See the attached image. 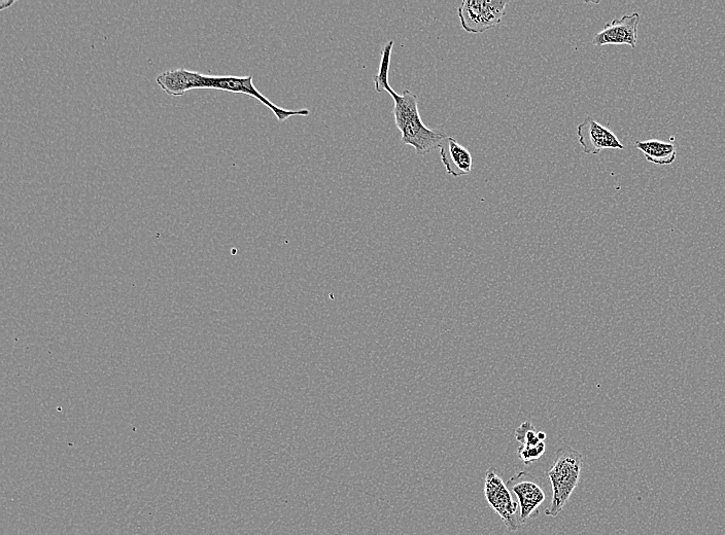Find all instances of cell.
Wrapping results in <instances>:
<instances>
[{
    "instance_id": "cell-1",
    "label": "cell",
    "mask_w": 725,
    "mask_h": 535,
    "mask_svg": "<svg viewBox=\"0 0 725 535\" xmlns=\"http://www.w3.org/2000/svg\"><path fill=\"white\" fill-rule=\"evenodd\" d=\"M394 42H389L382 53L381 65L374 77L375 89L378 93L386 91L392 96L395 102L394 117L395 123L401 132V141L405 146L416 150L417 155L425 156L436 149H440L444 140L448 137L439 130L428 128L420 115L419 98L409 90L399 95L393 90L389 82V70Z\"/></svg>"
},
{
    "instance_id": "cell-2",
    "label": "cell",
    "mask_w": 725,
    "mask_h": 535,
    "mask_svg": "<svg viewBox=\"0 0 725 535\" xmlns=\"http://www.w3.org/2000/svg\"><path fill=\"white\" fill-rule=\"evenodd\" d=\"M583 467V456L569 446L560 448L546 473L552 486V499L545 515L556 518L569 502L578 486Z\"/></svg>"
},
{
    "instance_id": "cell-3",
    "label": "cell",
    "mask_w": 725,
    "mask_h": 535,
    "mask_svg": "<svg viewBox=\"0 0 725 535\" xmlns=\"http://www.w3.org/2000/svg\"><path fill=\"white\" fill-rule=\"evenodd\" d=\"M485 496L491 509L502 519L511 532L522 527L519 502L513 498L496 468H490L485 478Z\"/></svg>"
},
{
    "instance_id": "cell-4",
    "label": "cell",
    "mask_w": 725,
    "mask_h": 535,
    "mask_svg": "<svg viewBox=\"0 0 725 535\" xmlns=\"http://www.w3.org/2000/svg\"><path fill=\"white\" fill-rule=\"evenodd\" d=\"M507 2L501 0H465L458 9L463 29L483 33L502 23Z\"/></svg>"
},
{
    "instance_id": "cell-5",
    "label": "cell",
    "mask_w": 725,
    "mask_h": 535,
    "mask_svg": "<svg viewBox=\"0 0 725 535\" xmlns=\"http://www.w3.org/2000/svg\"><path fill=\"white\" fill-rule=\"evenodd\" d=\"M205 89H215L230 93L245 94L258 99L274 114L280 122H285L291 117L301 116L308 117V110L288 111L278 105L272 103L267 97L262 95L254 86L253 77H210L205 78Z\"/></svg>"
},
{
    "instance_id": "cell-6",
    "label": "cell",
    "mask_w": 725,
    "mask_h": 535,
    "mask_svg": "<svg viewBox=\"0 0 725 535\" xmlns=\"http://www.w3.org/2000/svg\"><path fill=\"white\" fill-rule=\"evenodd\" d=\"M506 485L519 502L522 526L528 520L537 518L539 508L546 499V494L539 481L528 472H520L508 480Z\"/></svg>"
},
{
    "instance_id": "cell-7",
    "label": "cell",
    "mask_w": 725,
    "mask_h": 535,
    "mask_svg": "<svg viewBox=\"0 0 725 535\" xmlns=\"http://www.w3.org/2000/svg\"><path fill=\"white\" fill-rule=\"evenodd\" d=\"M578 141L583 153L599 155L604 150H624L617 136L594 118L586 117L577 128Z\"/></svg>"
},
{
    "instance_id": "cell-8",
    "label": "cell",
    "mask_w": 725,
    "mask_h": 535,
    "mask_svg": "<svg viewBox=\"0 0 725 535\" xmlns=\"http://www.w3.org/2000/svg\"><path fill=\"white\" fill-rule=\"evenodd\" d=\"M640 14L625 15L614 19L595 35L593 45L604 47L608 45H628L635 49L638 42V26Z\"/></svg>"
},
{
    "instance_id": "cell-9",
    "label": "cell",
    "mask_w": 725,
    "mask_h": 535,
    "mask_svg": "<svg viewBox=\"0 0 725 535\" xmlns=\"http://www.w3.org/2000/svg\"><path fill=\"white\" fill-rule=\"evenodd\" d=\"M205 78L206 76L198 74L196 71L176 69L160 74L156 82L169 96L181 97L188 91L205 89Z\"/></svg>"
},
{
    "instance_id": "cell-10",
    "label": "cell",
    "mask_w": 725,
    "mask_h": 535,
    "mask_svg": "<svg viewBox=\"0 0 725 535\" xmlns=\"http://www.w3.org/2000/svg\"><path fill=\"white\" fill-rule=\"evenodd\" d=\"M440 156L447 173L455 177L468 175L473 169L471 153L454 137H447L440 147Z\"/></svg>"
},
{
    "instance_id": "cell-11",
    "label": "cell",
    "mask_w": 725,
    "mask_h": 535,
    "mask_svg": "<svg viewBox=\"0 0 725 535\" xmlns=\"http://www.w3.org/2000/svg\"><path fill=\"white\" fill-rule=\"evenodd\" d=\"M635 147L643 153L648 162L655 165H671L676 160L677 150L673 144H670V142H664L659 139H649L645 141H636Z\"/></svg>"
},
{
    "instance_id": "cell-12",
    "label": "cell",
    "mask_w": 725,
    "mask_h": 535,
    "mask_svg": "<svg viewBox=\"0 0 725 535\" xmlns=\"http://www.w3.org/2000/svg\"><path fill=\"white\" fill-rule=\"evenodd\" d=\"M515 439L520 442L522 446H538L543 443L546 439V435L541 432H536L535 427L530 421L523 423L515 432Z\"/></svg>"
},
{
    "instance_id": "cell-13",
    "label": "cell",
    "mask_w": 725,
    "mask_h": 535,
    "mask_svg": "<svg viewBox=\"0 0 725 535\" xmlns=\"http://www.w3.org/2000/svg\"><path fill=\"white\" fill-rule=\"evenodd\" d=\"M545 443H541L538 446H521L519 448V455L522 458L526 466L532 465L533 462L538 461L545 453Z\"/></svg>"
},
{
    "instance_id": "cell-14",
    "label": "cell",
    "mask_w": 725,
    "mask_h": 535,
    "mask_svg": "<svg viewBox=\"0 0 725 535\" xmlns=\"http://www.w3.org/2000/svg\"><path fill=\"white\" fill-rule=\"evenodd\" d=\"M14 4H15V2H6V0H2V2H0V8H2V9H0V10L8 9L11 6H13Z\"/></svg>"
}]
</instances>
